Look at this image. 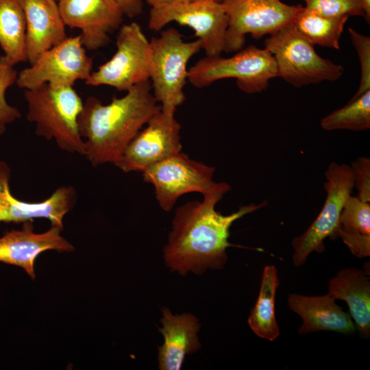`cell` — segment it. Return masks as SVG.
<instances>
[{
	"label": "cell",
	"instance_id": "9a60e30c",
	"mask_svg": "<svg viewBox=\"0 0 370 370\" xmlns=\"http://www.w3.org/2000/svg\"><path fill=\"white\" fill-rule=\"evenodd\" d=\"M10 177L8 164L0 160V222L25 223L44 218L62 230L64 217L76 203L75 188L71 186H60L44 201L27 202L11 193Z\"/></svg>",
	"mask_w": 370,
	"mask_h": 370
},
{
	"label": "cell",
	"instance_id": "d4e9b609",
	"mask_svg": "<svg viewBox=\"0 0 370 370\" xmlns=\"http://www.w3.org/2000/svg\"><path fill=\"white\" fill-rule=\"evenodd\" d=\"M325 130H348L364 131L370 128V90L352 99L343 108L337 109L321 121Z\"/></svg>",
	"mask_w": 370,
	"mask_h": 370
},
{
	"label": "cell",
	"instance_id": "4dcf8cb0",
	"mask_svg": "<svg viewBox=\"0 0 370 370\" xmlns=\"http://www.w3.org/2000/svg\"><path fill=\"white\" fill-rule=\"evenodd\" d=\"M365 10L366 20L369 23L370 20V0H360Z\"/></svg>",
	"mask_w": 370,
	"mask_h": 370
},
{
	"label": "cell",
	"instance_id": "2e32d148",
	"mask_svg": "<svg viewBox=\"0 0 370 370\" xmlns=\"http://www.w3.org/2000/svg\"><path fill=\"white\" fill-rule=\"evenodd\" d=\"M31 222H25L21 230H12L0 237V262L21 267L34 280L35 261L40 254L48 250L71 252L75 247L61 236L60 228L51 225L45 232L35 233Z\"/></svg>",
	"mask_w": 370,
	"mask_h": 370
},
{
	"label": "cell",
	"instance_id": "d6a6232c",
	"mask_svg": "<svg viewBox=\"0 0 370 370\" xmlns=\"http://www.w3.org/2000/svg\"><path fill=\"white\" fill-rule=\"evenodd\" d=\"M188 1H198V0H188ZM212 1H220L221 2V0H212Z\"/></svg>",
	"mask_w": 370,
	"mask_h": 370
},
{
	"label": "cell",
	"instance_id": "f1b7e54d",
	"mask_svg": "<svg viewBox=\"0 0 370 370\" xmlns=\"http://www.w3.org/2000/svg\"><path fill=\"white\" fill-rule=\"evenodd\" d=\"M352 169L354 184L358 190V197L370 202V158L360 157L350 166Z\"/></svg>",
	"mask_w": 370,
	"mask_h": 370
},
{
	"label": "cell",
	"instance_id": "1f68e13d",
	"mask_svg": "<svg viewBox=\"0 0 370 370\" xmlns=\"http://www.w3.org/2000/svg\"><path fill=\"white\" fill-rule=\"evenodd\" d=\"M151 7L165 3L171 0H145Z\"/></svg>",
	"mask_w": 370,
	"mask_h": 370
},
{
	"label": "cell",
	"instance_id": "30bf717a",
	"mask_svg": "<svg viewBox=\"0 0 370 370\" xmlns=\"http://www.w3.org/2000/svg\"><path fill=\"white\" fill-rule=\"evenodd\" d=\"M228 18L225 52L241 50L245 36L259 39L293 23L303 6L281 0H221Z\"/></svg>",
	"mask_w": 370,
	"mask_h": 370
},
{
	"label": "cell",
	"instance_id": "5b68a950",
	"mask_svg": "<svg viewBox=\"0 0 370 370\" xmlns=\"http://www.w3.org/2000/svg\"><path fill=\"white\" fill-rule=\"evenodd\" d=\"M264 45L274 58L278 77L295 87L334 82L343 74V67L319 56L293 23L269 35Z\"/></svg>",
	"mask_w": 370,
	"mask_h": 370
},
{
	"label": "cell",
	"instance_id": "7a4b0ae2",
	"mask_svg": "<svg viewBox=\"0 0 370 370\" xmlns=\"http://www.w3.org/2000/svg\"><path fill=\"white\" fill-rule=\"evenodd\" d=\"M150 80L138 84L121 98L104 105L88 97L77 118L80 136L85 138L84 156L94 166L114 164L161 106L151 91Z\"/></svg>",
	"mask_w": 370,
	"mask_h": 370
},
{
	"label": "cell",
	"instance_id": "f546056e",
	"mask_svg": "<svg viewBox=\"0 0 370 370\" xmlns=\"http://www.w3.org/2000/svg\"><path fill=\"white\" fill-rule=\"evenodd\" d=\"M124 15L132 18L139 15L143 10V0H115Z\"/></svg>",
	"mask_w": 370,
	"mask_h": 370
},
{
	"label": "cell",
	"instance_id": "8fae6325",
	"mask_svg": "<svg viewBox=\"0 0 370 370\" xmlns=\"http://www.w3.org/2000/svg\"><path fill=\"white\" fill-rule=\"evenodd\" d=\"M92 66V58L86 54L80 36L67 37L22 70L16 83L25 90L44 84L73 86L77 80L86 81L90 77Z\"/></svg>",
	"mask_w": 370,
	"mask_h": 370
},
{
	"label": "cell",
	"instance_id": "e0dca14e",
	"mask_svg": "<svg viewBox=\"0 0 370 370\" xmlns=\"http://www.w3.org/2000/svg\"><path fill=\"white\" fill-rule=\"evenodd\" d=\"M25 23L27 60L32 64L47 50L68 36L58 3L55 0H18Z\"/></svg>",
	"mask_w": 370,
	"mask_h": 370
},
{
	"label": "cell",
	"instance_id": "6da1fadb",
	"mask_svg": "<svg viewBox=\"0 0 370 370\" xmlns=\"http://www.w3.org/2000/svg\"><path fill=\"white\" fill-rule=\"evenodd\" d=\"M223 195L210 194L201 201H188L175 210L168 243L163 249L166 264L182 275L188 271L201 274L206 269H221L227 260L226 250L232 223L267 205L251 203L227 215L215 210Z\"/></svg>",
	"mask_w": 370,
	"mask_h": 370
},
{
	"label": "cell",
	"instance_id": "3957f363",
	"mask_svg": "<svg viewBox=\"0 0 370 370\" xmlns=\"http://www.w3.org/2000/svg\"><path fill=\"white\" fill-rule=\"evenodd\" d=\"M27 120L36 124V134L47 140L53 139L61 149L85 153L77 118L83 101L73 86H53L48 84L25 90Z\"/></svg>",
	"mask_w": 370,
	"mask_h": 370
},
{
	"label": "cell",
	"instance_id": "277c9868",
	"mask_svg": "<svg viewBox=\"0 0 370 370\" xmlns=\"http://www.w3.org/2000/svg\"><path fill=\"white\" fill-rule=\"evenodd\" d=\"M150 43V76L153 95L163 112L174 114L184 101L187 65L201 49L199 40L184 41L174 27L162 30Z\"/></svg>",
	"mask_w": 370,
	"mask_h": 370
},
{
	"label": "cell",
	"instance_id": "52a82bcc",
	"mask_svg": "<svg viewBox=\"0 0 370 370\" xmlns=\"http://www.w3.org/2000/svg\"><path fill=\"white\" fill-rule=\"evenodd\" d=\"M214 167L190 159L181 151L145 169L143 180L153 185L156 199L164 211H171L182 195L197 192L204 196L224 195L231 190L226 182L213 180Z\"/></svg>",
	"mask_w": 370,
	"mask_h": 370
},
{
	"label": "cell",
	"instance_id": "7402d4cb",
	"mask_svg": "<svg viewBox=\"0 0 370 370\" xmlns=\"http://www.w3.org/2000/svg\"><path fill=\"white\" fill-rule=\"evenodd\" d=\"M278 286L276 268L273 265L266 266L263 270L257 301L248 319L252 331L258 336L269 341H273L280 334L275 310V293Z\"/></svg>",
	"mask_w": 370,
	"mask_h": 370
},
{
	"label": "cell",
	"instance_id": "ac0fdd59",
	"mask_svg": "<svg viewBox=\"0 0 370 370\" xmlns=\"http://www.w3.org/2000/svg\"><path fill=\"white\" fill-rule=\"evenodd\" d=\"M162 312V327L159 331L164 336V343L158 347V367L161 370H179L186 355L197 352L201 346L197 337L201 324L190 313L173 315L166 308Z\"/></svg>",
	"mask_w": 370,
	"mask_h": 370
},
{
	"label": "cell",
	"instance_id": "83f0119b",
	"mask_svg": "<svg viewBox=\"0 0 370 370\" xmlns=\"http://www.w3.org/2000/svg\"><path fill=\"white\" fill-rule=\"evenodd\" d=\"M348 32L354 47L360 65V80L356 93L352 99L370 90V37L363 35L352 28Z\"/></svg>",
	"mask_w": 370,
	"mask_h": 370
},
{
	"label": "cell",
	"instance_id": "4316f807",
	"mask_svg": "<svg viewBox=\"0 0 370 370\" xmlns=\"http://www.w3.org/2000/svg\"><path fill=\"white\" fill-rule=\"evenodd\" d=\"M305 8L328 17L361 16L366 17L360 0H304Z\"/></svg>",
	"mask_w": 370,
	"mask_h": 370
},
{
	"label": "cell",
	"instance_id": "d6986e66",
	"mask_svg": "<svg viewBox=\"0 0 370 370\" xmlns=\"http://www.w3.org/2000/svg\"><path fill=\"white\" fill-rule=\"evenodd\" d=\"M328 293L321 296L291 294L288 298L289 308L299 314L303 324L299 334L317 331H333L345 334L354 333L356 326L350 314L344 312Z\"/></svg>",
	"mask_w": 370,
	"mask_h": 370
},
{
	"label": "cell",
	"instance_id": "44dd1931",
	"mask_svg": "<svg viewBox=\"0 0 370 370\" xmlns=\"http://www.w3.org/2000/svg\"><path fill=\"white\" fill-rule=\"evenodd\" d=\"M341 238L352 254L362 258L370 255V202L350 195L330 237Z\"/></svg>",
	"mask_w": 370,
	"mask_h": 370
},
{
	"label": "cell",
	"instance_id": "836d02e7",
	"mask_svg": "<svg viewBox=\"0 0 370 370\" xmlns=\"http://www.w3.org/2000/svg\"><path fill=\"white\" fill-rule=\"evenodd\" d=\"M55 1H60V0H55Z\"/></svg>",
	"mask_w": 370,
	"mask_h": 370
},
{
	"label": "cell",
	"instance_id": "4fadbf2b",
	"mask_svg": "<svg viewBox=\"0 0 370 370\" xmlns=\"http://www.w3.org/2000/svg\"><path fill=\"white\" fill-rule=\"evenodd\" d=\"M181 125L174 114L156 113L129 143L114 164L123 172H143L182 150Z\"/></svg>",
	"mask_w": 370,
	"mask_h": 370
},
{
	"label": "cell",
	"instance_id": "5bb4252c",
	"mask_svg": "<svg viewBox=\"0 0 370 370\" xmlns=\"http://www.w3.org/2000/svg\"><path fill=\"white\" fill-rule=\"evenodd\" d=\"M58 6L65 25L82 30L81 42L88 50L108 45L124 15L115 0H60Z\"/></svg>",
	"mask_w": 370,
	"mask_h": 370
},
{
	"label": "cell",
	"instance_id": "8992f818",
	"mask_svg": "<svg viewBox=\"0 0 370 370\" xmlns=\"http://www.w3.org/2000/svg\"><path fill=\"white\" fill-rule=\"evenodd\" d=\"M229 58L206 56L188 70V80L196 88L216 81L234 78L243 92L253 94L267 89L270 79L278 77L276 62L265 49L250 45Z\"/></svg>",
	"mask_w": 370,
	"mask_h": 370
},
{
	"label": "cell",
	"instance_id": "ba28073f",
	"mask_svg": "<svg viewBox=\"0 0 370 370\" xmlns=\"http://www.w3.org/2000/svg\"><path fill=\"white\" fill-rule=\"evenodd\" d=\"M171 22L190 27L206 56H219L225 51L228 18L221 2L171 0L151 7L149 19L151 30L159 32Z\"/></svg>",
	"mask_w": 370,
	"mask_h": 370
},
{
	"label": "cell",
	"instance_id": "603a6c76",
	"mask_svg": "<svg viewBox=\"0 0 370 370\" xmlns=\"http://www.w3.org/2000/svg\"><path fill=\"white\" fill-rule=\"evenodd\" d=\"M25 17L18 0H0V45L13 65L27 60Z\"/></svg>",
	"mask_w": 370,
	"mask_h": 370
},
{
	"label": "cell",
	"instance_id": "7c38bea8",
	"mask_svg": "<svg viewBox=\"0 0 370 370\" xmlns=\"http://www.w3.org/2000/svg\"><path fill=\"white\" fill-rule=\"evenodd\" d=\"M325 174L327 181L323 188L327 196L323 206L308 229L292 241L296 266L303 264L312 252L324 251L323 242L338 227L343 206L354 186L352 169L347 164L331 162Z\"/></svg>",
	"mask_w": 370,
	"mask_h": 370
},
{
	"label": "cell",
	"instance_id": "cb8c5ba5",
	"mask_svg": "<svg viewBox=\"0 0 370 370\" xmlns=\"http://www.w3.org/2000/svg\"><path fill=\"white\" fill-rule=\"evenodd\" d=\"M349 16L328 17L302 7L293 24L312 45L340 49V38Z\"/></svg>",
	"mask_w": 370,
	"mask_h": 370
},
{
	"label": "cell",
	"instance_id": "9c48e42d",
	"mask_svg": "<svg viewBox=\"0 0 370 370\" xmlns=\"http://www.w3.org/2000/svg\"><path fill=\"white\" fill-rule=\"evenodd\" d=\"M116 45L115 53L91 73L84 81L86 85H106L127 92L149 80L150 43L140 26L136 22L121 26Z\"/></svg>",
	"mask_w": 370,
	"mask_h": 370
},
{
	"label": "cell",
	"instance_id": "ffe728a7",
	"mask_svg": "<svg viewBox=\"0 0 370 370\" xmlns=\"http://www.w3.org/2000/svg\"><path fill=\"white\" fill-rule=\"evenodd\" d=\"M328 294L345 301L361 336H370V281L366 272L356 268L341 270L330 280Z\"/></svg>",
	"mask_w": 370,
	"mask_h": 370
},
{
	"label": "cell",
	"instance_id": "484cf974",
	"mask_svg": "<svg viewBox=\"0 0 370 370\" xmlns=\"http://www.w3.org/2000/svg\"><path fill=\"white\" fill-rule=\"evenodd\" d=\"M17 76L14 65L5 56H0V135L5 132L7 124L21 116L19 110L10 106L5 97L6 90L16 82Z\"/></svg>",
	"mask_w": 370,
	"mask_h": 370
}]
</instances>
